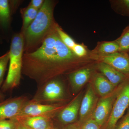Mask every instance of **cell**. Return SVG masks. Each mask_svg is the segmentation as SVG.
Wrapping results in <instances>:
<instances>
[{"label": "cell", "instance_id": "obj_1", "mask_svg": "<svg viewBox=\"0 0 129 129\" xmlns=\"http://www.w3.org/2000/svg\"><path fill=\"white\" fill-rule=\"evenodd\" d=\"M56 25L39 47L23 56L22 73L40 86L54 79L60 69L73 62L77 57L60 40Z\"/></svg>", "mask_w": 129, "mask_h": 129}, {"label": "cell", "instance_id": "obj_2", "mask_svg": "<svg viewBox=\"0 0 129 129\" xmlns=\"http://www.w3.org/2000/svg\"><path fill=\"white\" fill-rule=\"evenodd\" d=\"M54 6L52 1H44L36 18L22 33L23 35L25 53L32 52L37 49L55 27L56 24L53 19Z\"/></svg>", "mask_w": 129, "mask_h": 129}, {"label": "cell", "instance_id": "obj_3", "mask_svg": "<svg viewBox=\"0 0 129 129\" xmlns=\"http://www.w3.org/2000/svg\"><path fill=\"white\" fill-rule=\"evenodd\" d=\"M24 40L22 32L13 36L9 50L8 72L1 87L3 92L13 89L19 85L22 67Z\"/></svg>", "mask_w": 129, "mask_h": 129}, {"label": "cell", "instance_id": "obj_4", "mask_svg": "<svg viewBox=\"0 0 129 129\" xmlns=\"http://www.w3.org/2000/svg\"><path fill=\"white\" fill-rule=\"evenodd\" d=\"M65 91L62 83L57 79H53L40 86L32 101L46 104L63 100Z\"/></svg>", "mask_w": 129, "mask_h": 129}, {"label": "cell", "instance_id": "obj_5", "mask_svg": "<svg viewBox=\"0 0 129 129\" xmlns=\"http://www.w3.org/2000/svg\"><path fill=\"white\" fill-rule=\"evenodd\" d=\"M129 108V78L115 99L107 122L106 129H115L117 123Z\"/></svg>", "mask_w": 129, "mask_h": 129}, {"label": "cell", "instance_id": "obj_6", "mask_svg": "<svg viewBox=\"0 0 129 129\" xmlns=\"http://www.w3.org/2000/svg\"><path fill=\"white\" fill-rule=\"evenodd\" d=\"M125 81L119 85L112 93L107 96L102 97L98 101L93 113V119L100 127L108 119L115 99Z\"/></svg>", "mask_w": 129, "mask_h": 129}, {"label": "cell", "instance_id": "obj_7", "mask_svg": "<svg viewBox=\"0 0 129 129\" xmlns=\"http://www.w3.org/2000/svg\"><path fill=\"white\" fill-rule=\"evenodd\" d=\"M63 108L56 104H42L29 100L16 117L43 116L52 118L58 111Z\"/></svg>", "mask_w": 129, "mask_h": 129}, {"label": "cell", "instance_id": "obj_8", "mask_svg": "<svg viewBox=\"0 0 129 129\" xmlns=\"http://www.w3.org/2000/svg\"><path fill=\"white\" fill-rule=\"evenodd\" d=\"M29 101L27 96H22L0 102V120L16 117Z\"/></svg>", "mask_w": 129, "mask_h": 129}, {"label": "cell", "instance_id": "obj_9", "mask_svg": "<svg viewBox=\"0 0 129 129\" xmlns=\"http://www.w3.org/2000/svg\"><path fill=\"white\" fill-rule=\"evenodd\" d=\"M82 98V94H80L59 112L58 118L61 123L64 124H70L76 120L79 113Z\"/></svg>", "mask_w": 129, "mask_h": 129}, {"label": "cell", "instance_id": "obj_10", "mask_svg": "<svg viewBox=\"0 0 129 129\" xmlns=\"http://www.w3.org/2000/svg\"><path fill=\"white\" fill-rule=\"evenodd\" d=\"M103 62L129 77V55L128 53L119 52L108 55L103 57Z\"/></svg>", "mask_w": 129, "mask_h": 129}, {"label": "cell", "instance_id": "obj_11", "mask_svg": "<svg viewBox=\"0 0 129 129\" xmlns=\"http://www.w3.org/2000/svg\"><path fill=\"white\" fill-rule=\"evenodd\" d=\"M19 123L30 129H51L53 128L51 118L43 116L16 117Z\"/></svg>", "mask_w": 129, "mask_h": 129}, {"label": "cell", "instance_id": "obj_12", "mask_svg": "<svg viewBox=\"0 0 129 129\" xmlns=\"http://www.w3.org/2000/svg\"><path fill=\"white\" fill-rule=\"evenodd\" d=\"M96 98L92 87H89L83 97L80 109V121L83 122L89 115L94 108Z\"/></svg>", "mask_w": 129, "mask_h": 129}, {"label": "cell", "instance_id": "obj_13", "mask_svg": "<svg viewBox=\"0 0 129 129\" xmlns=\"http://www.w3.org/2000/svg\"><path fill=\"white\" fill-rule=\"evenodd\" d=\"M98 68L103 76L115 87H118L129 78L104 62L100 63Z\"/></svg>", "mask_w": 129, "mask_h": 129}, {"label": "cell", "instance_id": "obj_14", "mask_svg": "<svg viewBox=\"0 0 129 129\" xmlns=\"http://www.w3.org/2000/svg\"><path fill=\"white\" fill-rule=\"evenodd\" d=\"M91 71L90 69L80 70L69 75V80L73 89L79 90L83 86L89 79Z\"/></svg>", "mask_w": 129, "mask_h": 129}, {"label": "cell", "instance_id": "obj_15", "mask_svg": "<svg viewBox=\"0 0 129 129\" xmlns=\"http://www.w3.org/2000/svg\"><path fill=\"white\" fill-rule=\"evenodd\" d=\"M94 84L97 92L102 97L110 94L117 88L105 76L101 74L98 75L95 77Z\"/></svg>", "mask_w": 129, "mask_h": 129}, {"label": "cell", "instance_id": "obj_16", "mask_svg": "<svg viewBox=\"0 0 129 129\" xmlns=\"http://www.w3.org/2000/svg\"><path fill=\"white\" fill-rule=\"evenodd\" d=\"M39 11L29 5L21 10L23 19L22 33H23L34 21L38 14Z\"/></svg>", "mask_w": 129, "mask_h": 129}, {"label": "cell", "instance_id": "obj_17", "mask_svg": "<svg viewBox=\"0 0 129 129\" xmlns=\"http://www.w3.org/2000/svg\"><path fill=\"white\" fill-rule=\"evenodd\" d=\"M10 21L9 1L0 0V25L4 28L8 27Z\"/></svg>", "mask_w": 129, "mask_h": 129}, {"label": "cell", "instance_id": "obj_18", "mask_svg": "<svg viewBox=\"0 0 129 129\" xmlns=\"http://www.w3.org/2000/svg\"><path fill=\"white\" fill-rule=\"evenodd\" d=\"M100 53L108 55H111L120 52V48L117 42H104L99 48Z\"/></svg>", "mask_w": 129, "mask_h": 129}, {"label": "cell", "instance_id": "obj_19", "mask_svg": "<svg viewBox=\"0 0 129 129\" xmlns=\"http://www.w3.org/2000/svg\"><path fill=\"white\" fill-rule=\"evenodd\" d=\"M116 41L119 47L120 52H129V26L125 29L122 35Z\"/></svg>", "mask_w": 129, "mask_h": 129}, {"label": "cell", "instance_id": "obj_20", "mask_svg": "<svg viewBox=\"0 0 129 129\" xmlns=\"http://www.w3.org/2000/svg\"><path fill=\"white\" fill-rule=\"evenodd\" d=\"M56 29L61 41L66 46L72 50L76 44L74 40L58 26L57 24L56 25Z\"/></svg>", "mask_w": 129, "mask_h": 129}, {"label": "cell", "instance_id": "obj_21", "mask_svg": "<svg viewBox=\"0 0 129 129\" xmlns=\"http://www.w3.org/2000/svg\"><path fill=\"white\" fill-rule=\"evenodd\" d=\"M9 61V52L0 56V88L2 86L5 72Z\"/></svg>", "mask_w": 129, "mask_h": 129}, {"label": "cell", "instance_id": "obj_22", "mask_svg": "<svg viewBox=\"0 0 129 129\" xmlns=\"http://www.w3.org/2000/svg\"><path fill=\"white\" fill-rule=\"evenodd\" d=\"M16 120L14 118L0 120V129H16Z\"/></svg>", "mask_w": 129, "mask_h": 129}, {"label": "cell", "instance_id": "obj_23", "mask_svg": "<svg viewBox=\"0 0 129 129\" xmlns=\"http://www.w3.org/2000/svg\"><path fill=\"white\" fill-rule=\"evenodd\" d=\"M72 50L75 55L78 57H82L86 54V51L85 48L79 44H75Z\"/></svg>", "mask_w": 129, "mask_h": 129}, {"label": "cell", "instance_id": "obj_24", "mask_svg": "<svg viewBox=\"0 0 129 129\" xmlns=\"http://www.w3.org/2000/svg\"><path fill=\"white\" fill-rule=\"evenodd\" d=\"M115 129H129V109L120 123L116 125Z\"/></svg>", "mask_w": 129, "mask_h": 129}, {"label": "cell", "instance_id": "obj_25", "mask_svg": "<svg viewBox=\"0 0 129 129\" xmlns=\"http://www.w3.org/2000/svg\"><path fill=\"white\" fill-rule=\"evenodd\" d=\"M100 126L93 118L87 120L84 124L81 129H99Z\"/></svg>", "mask_w": 129, "mask_h": 129}, {"label": "cell", "instance_id": "obj_26", "mask_svg": "<svg viewBox=\"0 0 129 129\" xmlns=\"http://www.w3.org/2000/svg\"><path fill=\"white\" fill-rule=\"evenodd\" d=\"M119 7L124 14L129 16V0H123L119 2Z\"/></svg>", "mask_w": 129, "mask_h": 129}, {"label": "cell", "instance_id": "obj_27", "mask_svg": "<svg viewBox=\"0 0 129 129\" xmlns=\"http://www.w3.org/2000/svg\"><path fill=\"white\" fill-rule=\"evenodd\" d=\"M44 2V0H32L29 5L39 10L41 8Z\"/></svg>", "mask_w": 129, "mask_h": 129}, {"label": "cell", "instance_id": "obj_28", "mask_svg": "<svg viewBox=\"0 0 129 129\" xmlns=\"http://www.w3.org/2000/svg\"><path fill=\"white\" fill-rule=\"evenodd\" d=\"M15 119L16 120V129H30L22 124L21 123H19L18 121H17V120H16V118Z\"/></svg>", "mask_w": 129, "mask_h": 129}, {"label": "cell", "instance_id": "obj_29", "mask_svg": "<svg viewBox=\"0 0 129 129\" xmlns=\"http://www.w3.org/2000/svg\"><path fill=\"white\" fill-rule=\"evenodd\" d=\"M64 129H80V128L78 125L70 124L67 126Z\"/></svg>", "mask_w": 129, "mask_h": 129}, {"label": "cell", "instance_id": "obj_30", "mask_svg": "<svg viewBox=\"0 0 129 129\" xmlns=\"http://www.w3.org/2000/svg\"><path fill=\"white\" fill-rule=\"evenodd\" d=\"M5 99V95L0 91V102L3 101Z\"/></svg>", "mask_w": 129, "mask_h": 129}, {"label": "cell", "instance_id": "obj_31", "mask_svg": "<svg viewBox=\"0 0 129 129\" xmlns=\"http://www.w3.org/2000/svg\"><path fill=\"white\" fill-rule=\"evenodd\" d=\"M51 129H56L54 128H53H53H51Z\"/></svg>", "mask_w": 129, "mask_h": 129}]
</instances>
